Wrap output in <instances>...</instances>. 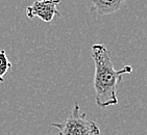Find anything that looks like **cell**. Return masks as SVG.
<instances>
[{"instance_id": "cell-3", "label": "cell", "mask_w": 147, "mask_h": 135, "mask_svg": "<svg viewBox=\"0 0 147 135\" xmlns=\"http://www.w3.org/2000/svg\"><path fill=\"white\" fill-rule=\"evenodd\" d=\"M61 0H38L26 7V15L28 18L38 17L44 22L50 23L54 16L61 17L62 15L57 9V4Z\"/></svg>"}, {"instance_id": "cell-4", "label": "cell", "mask_w": 147, "mask_h": 135, "mask_svg": "<svg viewBox=\"0 0 147 135\" xmlns=\"http://www.w3.org/2000/svg\"><path fill=\"white\" fill-rule=\"evenodd\" d=\"M125 1L127 0H92L91 11L100 16L114 14L121 9Z\"/></svg>"}, {"instance_id": "cell-2", "label": "cell", "mask_w": 147, "mask_h": 135, "mask_svg": "<svg viewBox=\"0 0 147 135\" xmlns=\"http://www.w3.org/2000/svg\"><path fill=\"white\" fill-rule=\"evenodd\" d=\"M51 126L59 129V135H100L98 125L87 118V114L82 112L77 102L74 103L70 116L65 121L52 123Z\"/></svg>"}, {"instance_id": "cell-5", "label": "cell", "mask_w": 147, "mask_h": 135, "mask_svg": "<svg viewBox=\"0 0 147 135\" xmlns=\"http://www.w3.org/2000/svg\"><path fill=\"white\" fill-rule=\"evenodd\" d=\"M11 69V63L7 58L5 50L0 51V83H3L4 81V75Z\"/></svg>"}, {"instance_id": "cell-1", "label": "cell", "mask_w": 147, "mask_h": 135, "mask_svg": "<svg viewBox=\"0 0 147 135\" xmlns=\"http://www.w3.org/2000/svg\"><path fill=\"white\" fill-rule=\"evenodd\" d=\"M92 58L95 65L93 86L96 104L101 108L117 105L119 102L117 98L118 85L123 75L133 72V67L125 65L116 70L111 59L110 51L103 44L92 46Z\"/></svg>"}]
</instances>
